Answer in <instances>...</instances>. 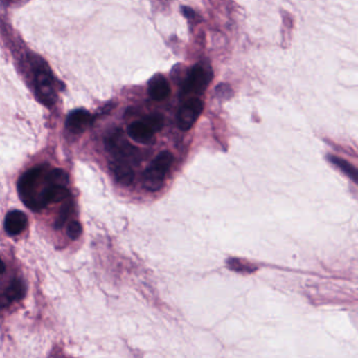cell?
Masks as SVG:
<instances>
[{
  "label": "cell",
  "instance_id": "1",
  "mask_svg": "<svg viewBox=\"0 0 358 358\" xmlns=\"http://www.w3.org/2000/svg\"><path fill=\"white\" fill-rule=\"evenodd\" d=\"M44 170H46V167L44 166L30 169L20 177L17 184L20 199L28 209H33V211L42 209L38 187H39Z\"/></svg>",
  "mask_w": 358,
  "mask_h": 358
},
{
  "label": "cell",
  "instance_id": "2",
  "mask_svg": "<svg viewBox=\"0 0 358 358\" xmlns=\"http://www.w3.org/2000/svg\"><path fill=\"white\" fill-rule=\"evenodd\" d=\"M174 162V156L170 152H161L143 174V186L150 192L160 191L165 182L168 170Z\"/></svg>",
  "mask_w": 358,
  "mask_h": 358
},
{
  "label": "cell",
  "instance_id": "3",
  "mask_svg": "<svg viewBox=\"0 0 358 358\" xmlns=\"http://www.w3.org/2000/svg\"><path fill=\"white\" fill-rule=\"evenodd\" d=\"M35 85L36 93L40 102L44 105L52 106L56 101V91L53 84L50 69L44 63L36 64Z\"/></svg>",
  "mask_w": 358,
  "mask_h": 358
},
{
  "label": "cell",
  "instance_id": "4",
  "mask_svg": "<svg viewBox=\"0 0 358 358\" xmlns=\"http://www.w3.org/2000/svg\"><path fill=\"white\" fill-rule=\"evenodd\" d=\"M105 148L114 160H127L137 156V149L130 145L121 132H116L105 140Z\"/></svg>",
  "mask_w": 358,
  "mask_h": 358
},
{
  "label": "cell",
  "instance_id": "5",
  "mask_svg": "<svg viewBox=\"0 0 358 358\" xmlns=\"http://www.w3.org/2000/svg\"><path fill=\"white\" fill-rule=\"evenodd\" d=\"M209 81H211V75L208 71L201 65H195L183 84L182 93L183 95H189V93L201 95L208 86Z\"/></svg>",
  "mask_w": 358,
  "mask_h": 358
},
{
  "label": "cell",
  "instance_id": "6",
  "mask_svg": "<svg viewBox=\"0 0 358 358\" xmlns=\"http://www.w3.org/2000/svg\"><path fill=\"white\" fill-rule=\"evenodd\" d=\"M203 102L200 99L193 97V99L188 100L185 102L181 109H179L178 113V126L183 131H187L190 129L193 125H195L197 120L200 117L202 113Z\"/></svg>",
  "mask_w": 358,
  "mask_h": 358
},
{
  "label": "cell",
  "instance_id": "7",
  "mask_svg": "<svg viewBox=\"0 0 358 358\" xmlns=\"http://www.w3.org/2000/svg\"><path fill=\"white\" fill-rule=\"evenodd\" d=\"M109 169L117 182L122 186H130L133 184L135 173L127 160H113L109 162Z\"/></svg>",
  "mask_w": 358,
  "mask_h": 358
},
{
  "label": "cell",
  "instance_id": "8",
  "mask_svg": "<svg viewBox=\"0 0 358 358\" xmlns=\"http://www.w3.org/2000/svg\"><path fill=\"white\" fill-rule=\"evenodd\" d=\"M91 122H93V117L89 115V111L84 109H77L69 115L66 120V127L72 133L80 134L91 126Z\"/></svg>",
  "mask_w": 358,
  "mask_h": 358
},
{
  "label": "cell",
  "instance_id": "9",
  "mask_svg": "<svg viewBox=\"0 0 358 358\" xmlns=\"http://www.w3.org/2000/svg\"><path fill=\"white\" fill-rule=\"evenodd\" d=\"M24 296H26V286L24 283L19 280H14L7 290L3 294H0V309L7 308L15 301L21 300Z\"/></svg>",
  "mask_w": 358,
  "mask_h": 358
},
{
  "label": "cell",
  "instance_id": "10",
  "mask_svg": "<svg viewBox=\"0 0 358 358\" xmlns=\"http://www.w3.org/2000/svg\"><path fill=\"white\" fill-rule=\"evenodd\" d=\"M28 218L20 211H12L5 219V229L9 235L17 236L26 229Z\"/></svg>",
  "mask_w": 358,
  "mask_h": 358
},
{
  "label": "cell",
  "instance_id": "11",
  "mask_svg": "<svg viewBox=\"0 0 358 358\" xmlns=\"http://www.w3.org/2000/svg\"><path fill=\"white\" fill-rule=\"evenodd\" d=\"M148 93L154 101H163L170 95V87L168 80L161 75H156L148 84Z\"/></svg>",
  "mask_w": 358,
  "mask_h": 358
},
{
  "label": "cell",
  "instance_id": "12",
  "mask_svg": "<svg viewBox=\"0 0 358 358\" xmlns=\"http://www.w3.org/2000/svg\"><path fill=\"white\" fill-rule=\"evenodd\" d=\"M127 133L136 142L147 144L152 140L154 132L143 121H139L129 125Z\"/></svg>",
  "mask_w": 358,
  "mask_h": 358
},
{
  "label": "cell",
  "instance_id": "13",
  "mask_svg": "<svg viewBox=\"0 0 358 358\" xmlns=\"http://www.w3.org/2000/svg\"><path fill=\"white\" fill-rule=\"evenodd\" d=\"M329 160H330L334 166H337V168L341 169V170L343 171L348 177H350L354 182H357V170H356V169L350 164V162H348L347 160H343V158H337V156H329Z\"/></svg>",
  "mask_w": 358,
  "mask_h": 358
},
{
  "label": "cell",
  "instance_id": "14",
  "mask_svg": "<svg viewBox=\"0 0 358 358\" xmlns=\"http://www.w3.org/2000/svg\"><path fill=\"white\" fill-rule=\"evenodd\" d=\"M71 211H72V203L65 202L62 207H61L58 218H57L56 223H55V227L57 229H61L65 221L68 220Z\"/></svg>",
  "mask_w": 358,
  "mask_h": 358
},
{
  "label": "cell",
  "instance_id": "15",
  "mask_svg": "<svg viewBox=\"0 0 358 358\" xmlns=\"http://www.w3.org/2000/svg\"><path fill=\"white\" fill-rule=\"evenodd\" d=\"M144 123L156 133V131H160L164 126V119L161 115H152L150 117H146L143 120Z\"/></svg>",
  "mask_w": 358,
  "mask_h": 358
},
{
  "label": "cell",
  "instance_id": "16",
  "mask_svg": "<svg viewBox=\"0 0 358 358\" xmlns=\"http://www.w3.org/2000/svg\"><path fill=\"white\" fill-rule=\"evenodd\" d=\"M228 266L231 270H235L239 272H253L256 270V267L250 265V264L245 263V262L241 261L238 259H229L227 262Z\"/></svg>",
  "mask_w": 358,
  "mask_h": 358
},
{
  "label": "cell",
  "instance_id": "17",
  "mask_svg": "<svg viewBox=\"0 0 358 358\" xmlns=\"http://www.w3.org/2000/svg\"><path fill=\"white\" fill-rule=\"evenodd\" d=\"M82 234V227L78 221H72L68 227V236L72 240L78 239Z\"/></svg>",
  "mask_w": 358,
  "mask_h": 358
},
{
  "label": "cell",
  "instance_id": "18",
  "mask_svg": "<svg viewBox=\"0 0 358 358\" xmlns=\"http://www.w3.org/2000/svg\"><path fill=\"white\" fill-rule=\"evenodd\" d=\"M217 97L227 99V97H231L233 91H231V87L228 86V85L221 84L217 87Z\"/></svg>",
  "mask_w": 358,
  "mask_h": 358
},
{
  "label": "cell",
  "instance_id": "19",
  "mask_svg": "<svg viewBox=\"0 0 358 358\" xmlns=\"http://www.w3.org/2000/svg\"><path fill=\"white\" fill-rule=\"evenodd\" d=\"M182 12L187 18H193L195 16V12H193L190 8L183 7Z\"/></svg>",
  "mask_w": 358,
  "mask_h": 358
},
{
  "label": "cell",
  "instance_id": "20",
  "mask_svg": "<svg viewBox=\"0 0 358 358\" xmlns=\"http://www.w3.org/2000/svg\"><path fill=\"white\" fill-rule=\"evenodd\" d=\"M6 270V265L3 263V260L0 259V274H3Z\"/></svg>",
  "mask_w": 358,
  "mask_h": 358
}]
</instances>
